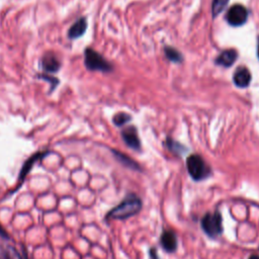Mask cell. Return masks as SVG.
I'll return each mask as SVG.
<instances>
[{
  "label": "cell",
  "mask_w": 259,
  "mask_h": 259,
  "mask_svg": "<svg viewBox=\"0 0 259 259\" xmlns=\"http://www.w3.org/2000/svg\"><path fill=\"white\" fill-rule=\"evenodd\" d=\"M142 200L136 194H128L118 205L109 210L106 214L107 220H124L140 211Z\"/></svg>",
  "instance_id": "cell-1"
},
{
  "label": "cell",
  "mask_w": 259,
  "mask_h": 259,
  "mask_svg": "<svg viewBox=\"0 0 259 259\" xmlns=\"http://www.w3.org/2000/svg\"><path fill=\"white\" fill-rule=\"evenodd\" d=\"M186 167L193 180L199 181L210 175V168L199 155L192 154L188 156L186 159Z\"/></svg>",
  "instance_id": "cell-2"
},
{
  "label": "cell",
  "mask_w": 259,
  "mask_h": 259,
  "mask_svg": "<svg viewBox=\"0 0 259 259\" xmlns=\"http://www.w3.org/2000/svg\"><path fill=\"white\" fill-rule=\"evenodd\" d=\"M84 64L90 71L110 72L112 70V65L108 63L99 53L90 48H87L84 52Z\"/></svg>",
  "instance_id": "cell-3"
},
{
  "label": "cell",
  "mask_w": 259,
  "mask_h": 259,
  "mask_svg": "<svg viewBox=\"0 0 259 259\" xmlns=\"http://www.w3.org/2000/svg\"><path fill=\"white\" fill-rule=\"evenodd\" d=\"M201 228L209 237L219 236L223 231L221 213L218 211L205 213L201 219Z\"/></svg>",
  "instance_id": "cell-4"
},
{
  "label": "cell",
  "mask_w": 259,
  "mask_h": 259,
  "mask_svg": "<svg viewBox=\"0 0 259 259\" xmlns=\"http://www.w3.org/2000/svg\"><path fill=\"white\" fill-rule=\"evenodd\" d=\"M248 18V10L245 6L241 4L233 5L227 12L226 19L229 24L232 26H241L243 25Z\"/></svg>",
  "instance_id": "cell-5"
},
{
  "label": "cell",
  "mask_w": 259,
  "mask_h": 259,
  "mask_svg": "<svg viewBox=\"0 0 259 259\" xmlns=\"http://www.w3.org/2000/svg\"><path fill=\"white\" fill-rule=\"evenodd\" d=\"M121 137L123 142L126 144L127 147L134 150L141 149V142L138 136L137 128L135 126H127L121 132Z\"/></svg>",
  "instance_id": "cell-6"
},
{
  "label": "cell",
  "mask_w": 259,
  "mask_h": 259,
  "mask_svg": "<svg viewBox=\"0 0 259 259\" xmlns=\"http://www.w3.org/2000/svg\"><path fill=\"white\" fill-rule=\"evenodd\" d=\"M233 81L237 87L245 88L249 86L251 82V73L246 67H239L234 75H233Z\"/></svg>",
  "instance_id": "cell-7"
},
{
  "label": "cell",
  "mask_w": 259,
  "mask_h": 259,
  "mask_svg": "<svg viewBox=\"0 0 259 259\" xmlns=\"http://www.w3.org/2000/svg\"><path fill=\"white\" fill-rule=\"evenodd\" d=\"M61 67V62L59 61L58 57L53 53H47L41 58V68L49 72V73H55L57 72Z\"/></svg>",
  "instance_id": "cell-8"
},
{
  "label": "cell",
  "mask_w": 259,
  "mask_h": 259,
  "mask_svg": "<svg viewBox=\"0 0 259 259\" xmlns=\"http://www.w3.org/2000/svg\"><path fill=\"white\" fill-rule=\"evenodd\" d=\"M160 242H161V246L163 247V249L167 252H174L177 248L176 235L174 232H172L170 230L164 231L162 233Z\"/></svg>",
  "instance_id": "cell-9"
},
{
  "label": "cell",
  "mask_w": 259,
  "mask_h": 259,
  "mask_svg": "<svg viewBox=\"0 0 259 259\" xmlns=\"http://www.w3.org/2000/svg\"><path fill=\"white\" fill-rule=\"evenodd\" d=\"M238 58V53L236 50H226L223 51L214 60L217 65L223 66V67H231L237 60Z\"/></svg>",
  "instance_id": "cell-10"
},
{
  "label": "cell",
  "mask_w": 259,
  "mask_h": 259,
  "mask_svg": "<svg viewBox=\"0 0 259 259\" xmlns=\"http://www.w3.org/2000/svg\"><path fill=\"white\" fill-rule=\"evenodd\" d=\"M0 259H28L24 250L19 251L12 245H7L1 249Z\"/></svg>",
  "instance_id": "cell-11"
},
{
  "label": "cell",
  "mask_w": 259,
  "mask_h": 259,
  "mask_svg": "<svg viewBox=\"0 0 259 259\" xmlns=\"http://www.w3.org/2000/svg\"><path fill=\"white\" fill-rule=\"evenodd\" d=\"M87 28V21L86 18L81 17L79 18L75 23H73V25L70 27L69 31H68V36L69 38L75 39L78 38L80 36H82L84 34V32L86 31Z\"/></svg>",
  "instance_id": "cell-12"
},
{
  "label": "cell",
  "mask_w": 259,
  "mask_h": 259,
  "mask_svg": "<svg viewBox=\"0 0 259 259\" xmlns=\"http://www.w3.org/2000/svg\"><path fill=\"white\" fill-rule=\"evenodd\" d=\"M48 154H49V152L47 151V152H38V153L34 154L33 156H31V157L23 164V166H22V168H21V170H20V173H19V176H18L19 181H21V180H23V179L25 178V176L28 174L29 170H30L31 167L35 164L36 161H38L39 159H42V158H44L45 156H47Z\"/></svg>",
  "instance_id": "cell-13"
},
{
  "label": "cell",
  "mask_w": 259,
  "mask_h": 259,
  "mask_svg": "<svg viewBox=\"0 0 259 259\" xmlns=\"http://www.w3.org/2000/svg\"><path fill=\"white\" fill-rule=\"evenodd\" d=\"M165 145L166 147L174 154L176 155H183L185 152H187V148L184 147L182 144L178 143L177 141L171 139V138H167L165 141Z\"/></svg>",
  "instance_id": "cell-14"
},
{
  "label": "cell",
  "mask_w": 259,
  "mask_h": 259,
  "mask_svg": "<svg viewBox=\"0 0 259 259\" xmlns=\"http://www.w3.org/2000/svg\"><path fill=\"white\" fill-rule=\"evenodd\" d=\"M112 153L114 155V157L116 158V160H118L121 164H123L124 166L128 167V168H132V169H140L139 165L134 161L132 160L130 157H127L126 155L118 152V151H115V150H112Z\"/></svg>",
  "instance_id": "cell-15"
},
{
  "label": "cell",
  "mask_w": 259,
  "mask_h": 259,
  "mask_svg": "<svg viewBox=\"0 0 259 259\" xmlns=\"http://www.w3.org/2000/svg\"><path fill=\"white\" fill-rule=\"evenodd\" d=\"M164 53H165L166 58H167L169 61L173 62V63H181L182 60H183L182 55H181L176 49H174V48H172V47L166 46V47L164 48Z\"/></svg>",
  "instance_id": "cell-16"
},
{
  "label": "cell",
  "mask_w": 259,
  "mask_h": 259,
  "mask_svg": "<svg viewBox=\"0 0 259 259\" xmlns=\"http://www.w3.org/2000/svg\"><path fill=\"white\" fill-rule=\"evenodd\" d=\"M228 2H229V0H212L211 12H212L213 18L223 12V10L226 8Z\"/></svg>",
  "instance_id": "cell-17"
},
{
  "label": "cell",
  "mask_w": 259,
  "mask_h": 259,
  "mask_svg": "<svg viewBox=\"0 0 259 259\" xmlns=\"http://www.w3.org/2000/svg\"><path fill=\"white\" fill-rule=\"evenodd\" d=\"M113 123L117 126H121L132 120V116L125 112H118L113 116Z\"/></svg>",
  "instance_id": "cell-18"
},
{
  "label": "cell",
  "mask_w": 259,
  "mask_h": 259,
  "mask_svg": "<svg viewBox=\"0 0 259 259\" xmlns=\"http://www.w3.org/2000/svg\"><path fill=\"white\" fill-rule=\"evenodd\" d=\"M52 76H48V75H46V74H40V75H38V78H41V79H44V80H47V81H49V82H51V85L53 86L52 87V90L57 86V84L59 83V81H58V79H56V78H51Z\"/></svg>",
  "instance_id": "cell-19"
},
{
  "label": "cell",
  "mask_w": 259,
  "mask_h": 259,
  "mask_svg": "<svg viewBox=\"0 0 259 259\" xmlns=\"http://www.w3.org/2000/svg\"><path fill=\"white\" fill-rule=\"evenodd\" d=\"M0 236H1L2 238H4V239H9L8 234H7L6 231L1 227V225H0Z\"/></svg>",
  "instance_id": "cell-20"
},
{
  "label": "cell",
  "mask_w": 259,
  "mask_h": 259,
  "mask_svg": "<svg viewBox=\"0 0 259 259\" xmlns=\"http://www.w3.org/2000/svg\"><path fill=\"white\" fill-rule=\"evenodd\" d=\"M150 253H151V256H152V258H153V259H159V258L157 257V255H156V252H155V250H154V249H152Z\"/></svg>",
  "instance_id": "cell-21"
},
{
  "label": "cell",
  "mask_w": 259,
  "mask_h": 259,
  "mask_svg": "<svg viewBox=\"0 0 259 259\" xmlns=\"http://www.w3.org/2000/svg\"><path fill=\"white\" fill-rule=\"evenodd\" d=\"M249 259H259V255L258 254H253L249 257Z\"/></svg>",
  "instance_id": "cell-22"
},
{
  "label": "cell",
  "mask_w": 259,
  "mask_h": 259,
  "mask_svg": "<svg viewBox=\"0 0 259 259\" xmlns=\"http://www.w3.org/2000/svg\"><path fill=\"white\" fill-rule=\"evenodd\" d=\"M257 56L259 58V37H258V46H257Z\"/></svg>",
  "instance_id": "cell-23"
}]
</instances>
